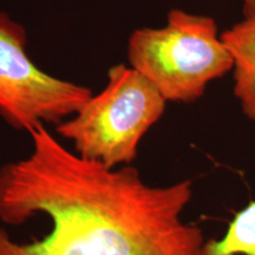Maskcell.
<instances>
[{
    "label": "cell",
    "instance_id": "6da1fadb",
    "mask_svg": "<svg viewBox=\"0 0 255 255\" xmlns=\"http://www.w3.org/2000/svg\"><path fill=\"white\" fill-rule=\"evenodd\" d=\"M26 157L0 167V222L37 215L50 233L18 242L0 226V255H207L199 226L183 221L193 183L151 186L131 165L88 161L39 126Z\"/></svg>",
    "mask_w": 255,
    "mask_h": 255
},
{
    "label": "cell",
    "instance_id": "7a4b0ae2",
    "mask_svg": "<svg viewBox=\"0 0 255 255\" xmlns=\"http://www.w3.org/2000/svg\"><path fill=\"white\" fill-rule=\"evenodd\" d=\"M128 59L167 102L193 103L210 82L233 70L216 21L171 9L162 27L137 28L128 41Z\"/></svg>",
    "mask_w": 255,
    "mask_h": 255
},
{
    "label": "cell",
    "instance_id": "3957f363",
    "mask_svg": "<svg viewBox=\"0 0 255 255\" xmlns=\"http://www.w3.org/2000/svg\"><path fill=\"white\" fill-rule=\"evenodd\" d=\"M167 101L144 76L117 64L100 94L92 95L56 130L73 151L107 168L130 165L142 138L164 114Z\"/></svg>",
    "mask_w": 255,
    "mask_h": 255
},
{
    "label": "cell",
    "instance_id": "277c9868",
    "mask_svg": "<svg viewBox=\"0 0 255 255\" xmlns=\"http://www.w3.org/2000/svg\"><path fill=\"white\" fill-rule=\"evenodd\" d=\"M92 96L90 89L44 72L26 51L25 28L0 12V116L30 132L46 123L58 126Z\"/></svg>",
    "mask_w": 255,
    "mask_h": 255
},
{
    "label": "cell",
    "instance_id": "5b68a950",
    "mask_svg": "<svg viewBox=\"0 0 255 255\" xmlns=\"http://www.w3.org/2000/svg\"><path fill=\"white\" fill-rule=\"evenodd\" d=\"M221 38L233 58L235 98L245 116L255 122V17L244 18Z\"/></svg>",
    "mask_w": 255,
    "mask_h": 255
},
{
    "label": "cell",
    "instance_id": "8992f818",
    "mask_svg": "<svg viewBox=\"0 0 255 255\" xmlns=\"http://www.w3.org/2000/svg\"><path fill=\"white\" fill-rule=\"evenodd\" d=\"M207 255H255V200L234 215L221 239L207 241Z\"/></svg>",
    "mask_w": 255,
    "mask_h": 255
},
{
    "label": "cell",
    "instance_id": "52a82bcc",
    "mask_svg": "<svg viewBox=\"0 0 255 255\" xmlns=\"http://www.w3.org/2000/svg\"><path fill=\"white\" fill-rule=\"evenodd\" d=\"M242 2V14L244 18L255 17V0H240Z\"/></svg>",
    "mask_w": 255,
    "mask_h": 255
}]
</instances>
